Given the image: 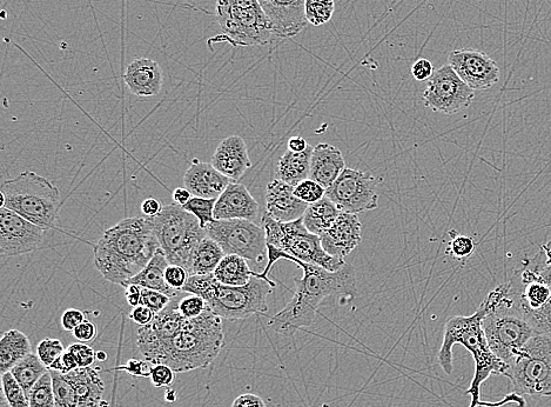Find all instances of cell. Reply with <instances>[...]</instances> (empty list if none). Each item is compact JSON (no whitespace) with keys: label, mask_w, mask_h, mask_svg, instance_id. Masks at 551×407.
<instances>
[{"label":"cell","mask_w":551,"mask_h":407,"mask_svg":"<svg viewBox=\"0 0 551 407\" xmlns=\"http://www.w3.org/2000/svg\"><path fill=\"white\" fill-rule=\"evenodd\" d=\"M268 262L261 273L253 277L268 279L273 265L279 260H290L304 271V277L294 279L295 292L290 303L270 319L268 326L280 335L292 337L299 330L308 328L314 322L322 300L335 295L355 297L356 275L352 265L346 264L337 272L328 271L321 266L308 264L288 253L267 244Z\"/></svg>","instance_id":"6da1fadb"},{"label":"cell","mask_w":551,"mask_h":407,"mask_svg":"<svg viewBox=\"0 0 551 407\" xmlns=\"http://www.w3.org/2000/svg\"><path fill=\"white\" fill-rule=\"evenodd\" d=\"M159 249L149 217L126 218L98 240L93 250L94 265L107 282L126 288Z\"/></svg>","instance_id":"7a4b0ae2"},{"label":"cell","mask_w":551,"mask_h":407,"mask_svg":"<svg viewBox=\"0 0 551 407\" xmlns=\"http://www.w3.org/2000/svg\"><path fill=\"white\" fill-rule=\"evenodd\" d=\"M485 309L480 308L472 316H455L447 320L445 332H443L442 345L438 360L441 369L452 375L453 348L462 345L474 358L475 373L467 390V395L472 397L469 406H481V386L490 376H505L508 366L490 349L482 320L485 317Z\"/></svg>","instance_id":"3957f363"},{"label":"cell","mask_w":551,"mask_h":407,"mask_svg":"<svg viewBox=\"0 0 551 407\" xmlns=\"http://www.w3.org/2000/svg\"><path fill=\"white\" fill-rule=\"evenodd\" d=\"M483 330L490 349L509 366L523 345L536 333L510 291L509 283L496 286L483 300Z\"/></svg>","instance_id":"277c9868"},{"label":"cell","mask_w":551,"mask_h":407,"mask_svg":"<svg viewBox=\"0 0 551 407\" xmlns=\"http://www.w3.org/2000/svg\"><path fill=\"white\" fill-rule=\"evenodd\" d=\"M275 289L273 280L253 277L245 286H228L218 282L213 273L190 276L183 292L203 297L215 315L227 320L247 319L268 311L267 298Z\"/></svg>","instance_id":"5b68a950"},{"label":"cell","mask_w":551,"mask_h":407,"mask_svg":"<svg viewBox=\"0 0 551 407\" xmlns=\"http://www.w3.org/2000/svg\"><path fill=\"white\" fill-rule=\"evenodd\" d=\"M223 318L208 308L203 315L187 319L173 338L163 363L177 373L206 369L224 348Z\"/></svg>","instance_id":"8992f818"},{"label":"cell","mask_w":551,"mask_h":407,"mask_svg":"<svg viewBox=\"0 0 551 407\" xmlns=\"http://www.w3.org/2000/svg\"><path fill=\"white\" fill-rule=\"evenodd\" d=\"M60 205L58 188L35 172L26 171L6 180L0 190V208L16 212L46 230L56 228Z\"/></svg>","instance_id":"52a82bcc"},{"label":"cell","mask_w":551,"mask_h":407,"mask_svg":"<svg viewBox=\"0 0 551 407\" xmlns=\"http://www.w3.org/2000/svg\"><path fill=\"white\" fill-rule=\"evenodd\" d=\"M149 219L170 264L183 266L190 273L193 253L208 236L198 218L174 204L164 206L158 216Z\"/></svg>","instance_id":"ba28073f"},{"label":"cell","mask_w":551,"mask_h":407,"mask_svg":"<svg viewBox=\"0 0 551 407\" xmlns=\"http://www.w3.org/2000/svg\"><path fill=\"white\" fill-rule=\"evenodd\" d=\"M215 15L234 46H264L277 38L259 0H217Z\"/></svg>","instance_id":"9c48e42d"},{"label":"cell","mask_w":551,"mask_h":407,"mask_svg":"<svg viewBox=\"0 0 551 407\" xmlns=\"http://www.w3.org/2000/svg\"><path fill=\"white\" fill-rule=\"evenodd\" d=\"M267 244L275 246L302 262L318 265L328 271L337 272L347 264L344 259L329 256L322 248L321 239L306 229L304 219L280 223L264 213L261 218Z\"/></svg>","instance_id":"30bf717a"},{"label":"cell","mask_w":551,"mask_h":407,"mask_svg":"<svg viewBox=\"0 0 551 407\" xmlns=\"http://www.w3.org/2000/svg\"><path fill=\"white\" fill-rule=\"evenodd\" d=\"M505 376L516 395L551 397V335L530 338L509 364Z\"/></svg>","instance_id":"8fae6325"},{"label":"cell","mask_w":551,"mask_h":407,"mask_svg":"<svg viewBox=\"0 0 551 407\" xmlns=\"http://www.w3.org/2000/svg\"><path fill=\"white\" fill-rule=\"evenodd\" d=\"M208 237L215 240L225 255H237L261 263L267 253L264 228L246 219L214 220L206 228Z\"/></svg>","instance_id":"7c38bea8"},{"label":"cell","mask_w":551,"mask_h":407,"mask_svg":"<svg viewBox=\"0 0 551 407\" xmlns=\"http://www.w3.org/2000/svg\"><path fill=\"white\" fill-rule=\"evenodd\" d=\"M185 292L172 297L166 308L157 313L149 325L140 326L137 336V348L151 365L163 363L167 349L178 332L183 329L187 318L179 311V302Z\"/></svg>","instance_id":"4fadbf2b"},{"label":"cell","mask_w":551,"mask_h":407,"mask_svg":"<svg viewBox=\"0 0 551 407\" xmlns=\"http://www.w3.org/2000/svg\"><path fill=\"white\" fill-rule=\"evenodd\" d=\"M326 197L341 212L361 213L379 206L378 183L371 173L345 169L335 183L326 190Z\"/></svg>","instance_id":"5bb4252c"},{"label":"cell","mask_w":551,"mask_h":407,"mask_svg":"<svg viewBox=\"0 0 551 407\" xmlns=\"http://www.w3.org/2000/svg\"><path fill=\"white\" fill-rule=\"evenodd\" d=\"M422 97L427 108L453 116L469 108L475 98V92L463 82L452 66L447 64L435 70Z\"/></svg>","instance_id":"9a60e30c"},{"label":"cell","mask_w":551,"mask_h":407,"mask_svg":"<svg viewBox=\"0 0 551 407\" xmlns=\"http://www.w3.org/2000/svg\"><path fill=\"white\" fill-rule=\"evenodd\" d=\"M50 231L16 212L0 208V253L4 257L22 256L47 248Z\"/></svg>","instance_id":"2e32d148"},{"label":"cell","mask_w":551,"mask_h":407,"mask_svg":"<svg viewBox=\"0 0 551 407\" xmlns=\"http://www.w3.org/2000/svg\"><path fill=\"white\" fill-rule=\"evenodd\" d=\"M448 63L474 91L492 89L500 82L499 65L485 52L473 49L454 50L449 53Z\"/></svg>","instance_id":"e0dca14e"},{"label":"cell","mask_w":551,"mask_h":407,"mask_svg":"<svg viewBox=\"0 0 551 407\" xmlns=\"http://www.w3.org/2000/svg\"><path fill=\"white\" fill-rule=\"evenodd\" d=\"M259 3L275 37H295L307 28L306 0H259Z\"/></svg>","instance_id":"ac0fdd59"},{"label":"cell","mask_w":551,"mask_h":407,"mask_svg":"<svg viewBox=\"0 0 551 407\" xmlns=\"http://www.w3.org/2000/svg\"><path fill=\"white\" fill-rule=\"evenodd\" d=\"M361 230L358 215L341 212L332 228L320 236L322 248L329 256L345 259L361 244Z\"/></svg>","instance_id":"d6986e66"},{"label":"cell","mask_w":551,"mask_h":407,"mask_svg":"<svg viewBox=\"0 0 551 407\" xmlns=\"http://www.w3.org/2000/svg\"><path fill=\"white\" fill-rule=\"evenodd\" d=\"M266 213L280 223H290L304 217L308 204L294 195V186L281 179L268 183Z\"/></svg>","instance_id":"ffe728a7"},{"label":"cell","mask_w":551,"mask_h":407,"mask_svg":"<svg viewBox=\"0 0 551 407\" xmlns=\"http://www.w3.org/2000/svg\"><path fill=\"white\" fill-rule=\"evenodd\" d=\"M258 216L259 204L244 184L233 182L228 185L215 203V220L246 219L254 222Z\"/></svg>","instance_id":"44dd1931"},{"label":"cell","mask_w":551,"mask_h":407,"mask_svg":"<svg viewBox=\"0 0 551 407\" xmlns=\"http://www.w3.org/2000/svg\"><path fill=\"white\" fill-rule=\"evenodd\" d=\"M233 180L224 176L212 164L193 160L184 177L185 188L193 197L218 199Z\"/></svg>","instance_id":"7402d4cb"},{"label":"cell","mask_w":551,"mask_h":407,"mask_svg":"<svg viewBox=\"0 0 551 407\" xmlns=\"http://www.w3.org/2000/svg\"><path fill=\"white\" fill-rule=\"evenodd\" d=\"M211 164L224 176L237 182L252 168L245 140L239 136L225 138L215 150Z\"/></svg>","instance_id":"603a6c76"},{"label":"cell","mask_w":551,"mask_h":407,"mask_svg":"<svg viewBox=\"0 0 551 407\" xmlns=\"http://www.w3.org/2000/svg\"><path fill=\"white\" fill-rule=\"evenodd\" d=\"M124 82L134 96H157L163 89V71L156 60L139 58L127 66Z\"/></svg>","instance_id":"cb8c5ba5"},{"label":"cell","mask_w":551,"mask_h":407,"mask_svg":"<svg viewBox=\"0 0 551 407\" xmlns=\"http://www.w3.org/2000/svg\"><path fill=\"white\" fill-rule=\"evenodd\" d=\"M99 368H78L64 375L71 386L73 407H99L103 403L105 383Z\"/></svg>","instance_id":"d4e9b609"},{"label":"cell","mask_w":551,"mask_h":407,"mask_svg":"<svg viewBox=\"0 0 551 407\" xmlns=\"http://www.w3.org/2000/svg\"><path fill=\"white\" fill-rule=\"evenodd\" d=\"M346 169L342 152L335 146L320 143L312 153L311 172L309 178L319 183L326 190L335 183Z\"/></svg>","instance_id":"484cf974"},{"label":"cell","mask_w":551,"mask_h":407,"mask_svg":"<svg viewBox=\"0 0 551 407\" xmlns=\"http://www.w3.org/2000/svg\"><path fill=\"white\" fill-rule=\"evenodd\" d=\"M169 265V259H167L164 251L159 249L151 262L145 266V269L139 272L136 277H133L127 285H140L141 288L159 291L171 298L177 296L181 292L170 288L165 280V272Z\"/></svg>","instance_id":"4316f807"},{"label":"cell","mask_w":551,"mask_h":407,"mask_svg":"<svg viewBox=\"0 0 551 407\" xmlns=\"http://www.w3.org/2000/svg\"><path fill=\"white\" fill-rule=\"evenodd\" d=\"M313 150V146L309 145L304 152L286 151L278 163V179L284 180L292 186H297L302 180L309 178Z\"/></svg>","instance_id":"83f0119b"},{"label":"cell","mask_w":551,"mask_h":407,"mask_svg":"<svg viewBox=\"0 0 551 407\" xmlns=\"http://www.w3.org/2000/svg\"><path fill=\"white\" fill-rule=\"evenodd\" d=\"M32 353L31 343L28 336L19 330L6 331L0 340V372H9L13 366L18 364Z\"/></svg>","instance_id":"f1b7e54d"},{"label":"cell","mask_w":551,"mask_h":407,"mask_svg":"<svg viewBox=\"0 0 551 407\" xmlns=\"http://www.w3.org/2000/svg\"><path fill=\"white\" fill-rule=\"evenodd\" d=\"M340 213L338 206L325 196L318 203L308 205L302 219H304L306 229L320 237L332 228Z\"/></svg>","instance_id":"f546056e"},{"label":"cell","mask_w":551,"mask_h":407,"mask_svg":"<svg viewBox=\"0 0 551 407\" xmlns=\"http://www.w3.org/2000/svg\"><path fill=\"white\" fill-rule=\"evenodd\" d=\"M253 272L247 259L237 255H226L213 272L219 283L228 286H245L251 282Z\"/></svg>","instance_id":"4dcf8cb0"},{"label":"cell","mask_w":551,"mask_h":407,"mask_svg":"<svg viewBox=\"0 0 551 407\" xmlns=\"http://www.w3.org/2000/svg\"><path fill=\"white\" fill-rule=\"evenodd\" d=\"M225 256L220 245L207 236L193 253L190 276L211 275Z\"/></svg>","instance_id":"1f68e13d"},{"label":"cell","mask_w":551,"mask_h":407,"mask_svg":"<svg viewBox=\"0 0 551 407\" xmlns=\"http://www.w3.org/2000/svg\"><path fill=\"white\" fill-rule=\"evenodd\" d=\"M47 371H49V369H47L42 360H40L37 355H33V353H30L29 356L20 360V362L10 370L13 377L16 378L28 397L33 386L38 383V380L42 378Z\"/></svg>","instance_id":"d6a6232c"},{"label":"cell","mask_w":551,"mask_h":407,"mask_svg":"<svg viewBox=\"0 0 551 407\" xmlns=\"http://www.w3.org/2000/svg\"><path fill=\"white\" fill-rule=\"evenodd\" d=\"M30 407H56L51 371L38 380L29 395Z\"/></svg>","instance_id":"836d02e7"},{"label":"cell","mask_w":551,"mask_h":407,"mask_svg":"<svg viewBox=\"0 0 551 407\" xmlns=\"http://www.w3.org/2000/svg\"><path fill=\"white\" fill-rule=\"evenodd\" d=\"M306 18L313 26L325 25L335 12L334 0H306Z\"/></svg>","instance_id":"e575fe53"},{"label":"cell","mask_w":551,"mask_h":407,"mask_svg":"<svg viewBox=\"0 0 551 407\" xmlns=\"http://www.w3.org/2000/svg\"><path fill=\"white\" fill-rule=\"evenodd\" d=\"M217 199H208L201 197H192L183 209L197 217L201 228L206 229L208 225L214 222V208Z\"/></svg>","instance_id":"d590c367"},{"label":"cell","mask_w":551,"mask_h":407,"mask_svg":"<svg viewBox=\"0 0 551 407\" xmlns=\"http://www.w3.org/2000/svg\"><path fill=\"white\" fill-rule=\"evenodd\" d=\"M2 386L11 407H30L28 395L10 371L3 373Z\"/></svg>","instance_id":"8d00e7d4"},{"label":"cell","mask_w":551,"mask_h":407,"mask_svg":"<svg viewBox=\"0 0 551 407\" xmlns=\"http://www.w3.org/2000/svg\"><path fill=\"white\" fill-rule=\"evenodd\" d=\"M294 195L302 200V202L311 205L318 203L319 200L326 196V189L322 188L315 180L307 178L302 180L297 186H294Z\"/></svg>","instance_id":"74e56055"},{"label":"cell","mask_w":551,"mask_h":407,"mask_svg":"<svg viewBox=\"0 0 551 407\" xmlns=\"http://www.w3.org/2000/svg\"><path fill=\"white\" fill-rule=\"evenodd\" d=\"M65 352L63 343L59 339L46 338L37 346V356L47 369Z\"/></svg>","instance_id":"f35d334b"},{"label":"cell","mask_w":551,"mask_h":407,"mask_svg":"<svg viewBox=\"0 0 551 407\" xmlns=\"http://www.w3.org/2000/svg\"><path fill=\"white\" fill-rule=\"evenodd\" d=\"M207 309L206 300L203 297L192 295V293H184L183 298L179 302V311L187 319L197 318Z\"/></svg>","instance_id":"ab89813d"},{"label":"cell","mask_w":551,"mask_h":407,"mask_svg":"<svg viewBox=\"0 0 551 407\" xmlns=\"http://www.w3.org/2000/svg\"><path fill=\"white\" fill-rule=\"evenodd\" d=\"M51 371L56 407H73L71 386L62 373Z\"/></svg>","instance_id":"60d3db41"},{"label":"cell","mask_w":551,"mask_h":407,"mask_svg":"<svg viewBox=\"0 0 551 407\" xmlns=\"http://www.w3.org/2000/svg\"><path fill=\"white\" fill-rule=\"evenodd\" d=\"M526 318L536 335H551V300L542 309L528 313Z\"/></svg>","instance_id":"b9f144b4"},{"label":"cell","mask_w":551,"mask_h":407,"mask_svg":"<svg viewBox=\"0 0 551 407\" xmlns=\"http://www.w3.org/2000/svg\"><path fill=\"white\" fill-rule=\"evenodd\" d=\"M475 251V242L468 236H454L450 240L448 250L450 256L456 259H466L473 255Z\"/></svg>","instance_id":"7bdbcfd3"},{"label":"cell","mask_w":551,"mask_h":407,"mask_svg":"<svg viewBox=\"0 0 551 407\" xmlns=\"http://www.w3.org/2000/svg\"><path fill=\"white\" fill-rule=\"evenodd\" d=\"M176 371L166 364H154L151 366V383L156 388H170L176 379Z\"/></svg>","instance_id":"ee69618b"},{"label":"cell","mask_w":551,"mask_h":407,"mask_svg":"<svg viewBox=\"0 0 551 407\" xmlns=\"http://www.w3.org/2000/svg\"><path fill=\"white\" fill-rule=\"evenodd\" d=\"M171 297L164 295L159 291L143 288V296H141V305L151 309L154 313L163 311L171 302Z\"/></svg>","instance_id":"f6af8a7d"},{"label":"cell","mask_w":551,"mask_h":407,"mask_svg":"<svg viewBox=\"0 0 551 407\" xmlns=\"http://www.w3.org/2000/svg\"><path fill=\"white\" fill-rule=\"evenodd\" d=\"M75 356L79 368H90L97 360V352L86 343H75L67 348Z\"/></svg>","instance_id":"bcb514c9"},{"label":"cell","mask_w":551,"mask_h":407,"mask_svg":"<svg viewBox=\"0 0 551 407\" xmlns=\"http://www.w3.org/2000/svg\"><path fill=\"white\" fill-rule=\"evenodd\" d=\"M188 278H190V273L183 266L170 264L169 268L166 269L165 280L173 290L183 292Z\"/></svg>","instance_id":"7dc6e473"},{"label":"cell","mask_w":551,"mask_h":407,"mask_svg":"<svg viewBox=\"0 0 551 407\" xmlns=\"http://www.w3.org/2000/svg\"><path fill=\"white\" fill-rule=\"evenodd\" d=\"M151 366L147 360L143 359H130L125 365L118 366V371L126 372L127 375L133 377L150 378Z\"/></svg>","instance_id":"c3c4849f"},{"label":"cell","mask_w":551,"mask_h":407,"mask_svg":"<svg viewBox=\"0 0 551 407\" xmlns=\"http://www.w3.org/2000/svg\"><path fill=\"white\" fill-rule=\"evenodd\" d=\"M78 368L79 366L77 360L69 350H65L63 355L50 366V370L62 373V375H67V373H70Z\"/></svg>","instance_id":"681fc988"},{"label":"cell","mask_w":551,"mask_h":407,"mask_svg":"<svg viewBox=\"0 0 551 407\" xmlns=\"http://www.w3.org/2000/svg\"><path fill=\"white\" fill-rule=\"evenodd\" d=\"M435 69L432 63L426 58H420L412 66V76L418 82H428L434 75Z\"/></svg>","instance_id":"f907efd6"},{"label":"cell","mask_w":551,"mask_h":407,"mask_svg":"<svg viewBox=\"0 0 551 407\" xmlns=\"http://www.w3.org/2000/svg\"><path fill=\"white\" fill-rule=\"evenodd\" d=\"M85 313L77 309H69L63 313L62 326L67 332H73L77 326L85 322Z\"/></svg>","instance_id":"816d5d0a"},{"label":"cell","mask_w":551,"mask_h":407,"mask_svg":"<svg viewBox=\"0 0 551 407\" xmlns=\"http://www.w3.org/2000/svg\"><path fill=\"white\" fill-rule=\"evenodd\" d=\"M97 333V325L86 319L85 322L77 326L76 330L73 331V336H75L79 342L89 343L97 337Z\"/></svg>","instance_id":"f5cc1de1"},{"label":"cell","mask_w":551,"mask_h":407,"mask_svg":"<svg viewBox=\"0 0 551 407\" xmlns=\"http://www.w3.org/2000/svg\"><path fill=\"white\" fill-rule=\"evenodd\" d=\"M154 317H156V313H154L151 309L146 308L144 305H139L137 308H133L130 313V319L132 322L139 326L149 325Z\"/></svg>","instance_id":"db71d44e"},{"label":"cell","mask_w":551,"mask_h":407,"mask_svg":"<svg viewBox=\"0 0 551 407\" xmlns=\"http://www.w3.org/2000/svg\"><path fill=\"white\" fill-rule=\"evenodd\" d=\"M232 407H266V404L259 396L245 393L234 400Z\"/></svg>","instance_id":"11a10c76"},{"label":"cell","mask_w":551,"mask_h":407,"mask_svg":"<svg viewBox=\"0 0 551 407\" xmlns=\"http://www.w3.org/2000/svg\"><path fill=\"white\" fill-rule=\"evenodd\" d=\"M125 297L127 304L132 308H137L141 305V296H143V288L140 285L130 284L126 286Z\"/></svg>","instance_id":"9f6ffc18"},{"label":"cell","mask_w":551,"mask_h":407,"mask_svg":"<svg viewBox=\"0 0 551 407\" xmlns=\"http://www.w3.org/2000/svg\"><path fill=\"white\" fill-rule=\"evenodd\" d=\"M163 208V203L154 198L146 199L143 204H141V211H143L145 217H156Z\"/></svg>","instance_id":"6f0895ef"},{"label":"cell","mask_w":551,"mask_h":407,"mask_svg":"<svg viewBox=\"0 0 551 407\" xmlns=\"http://www.w3.org/2000/svg\"><path fill=\"white\" fill-rule=\"evenodd\" d=\"M288 150L292 152H304L308 149L309 144L305 138L295 136L288 140Z\"/></svg>","instance_id":"680465c9"},{"label":"cell","mask_w":551,"mask_h":407,"mask_svg":"<svg viewBox=\"0 0 551 407\" xmlns=\"http://www.w3.org/2000/svg\"><path fill=\"white\" fill-rule=\"evenodd\" d=\"M192 198V193L186 188H178L173 192L174 203L184 206Z\"/></svg>","instance_id":"91938a15"},{"label":"cell","mask_w":551,"mask_h":407,"mask_svg":"<svg viewBox=\"0 0 551 407\" xmlns=\"http://www.w3.org/2000/svg\"><path fill=\"white\" fill-rule=\"evenodd\" d=\"M541 250L544 253V257H546L547 265L551 266V240L547 244L542 245Z\"/></svg>","instance_id":"94428289"},{"label":"cell","mask_w":551,"mask_h":407,"mask_svg":"<svg viewBox=\"0 0 551 407\" xmlns=\"http://www.w3.org/2000/svg\"><path fill=\"white\" fill-rule=\"evenodd\" d=\"M165 397L167 402H170V403L176 402V399H177L176 392H174L173 390H167Z\"/></svg>","instance_id":"6125c7cd"},{"label":"cell","mask_w":551,"mask_h":407,"mask_svg":"<svg viewBox=\"0 0 551 407\" xmlns=\"http://www.w3.org/2000/svg\"><path fill=\"white\" fill-rule=\"evenodd\" d=\"M0 407H11L9 402H8V399H6V397L4 395L3 389H2V391H0Z\"/></svg>","instance_id":"be15d7a7"},{"label":"cell","mask_w":551,"mask_h":407,"mask_svg":"<svg viewBox=\"0 0 551 407\" xmlns=\"http://www.w3.org/2000/svg\"><path fill=\"white\" fill-rule=\"evenodd\" d=\"M106 359H107V353L106 352H104V351L97 352V360H99V362H105Z\"/></svg>","instance_id":"e7e4bbea"},{"label":"cell","mask_w":551,"mask_h":407,"mask_svg":"<svg viewBox=\"0 0 551 407\" xmlns=\"http://www.w3.org/2000/svg\"><path fill=\"white\" fill-rule=\"evenodd\" d=\"M469 407H472V406H469Z\"/></svg>","instance_id":"03108f58"}]
</instances>
